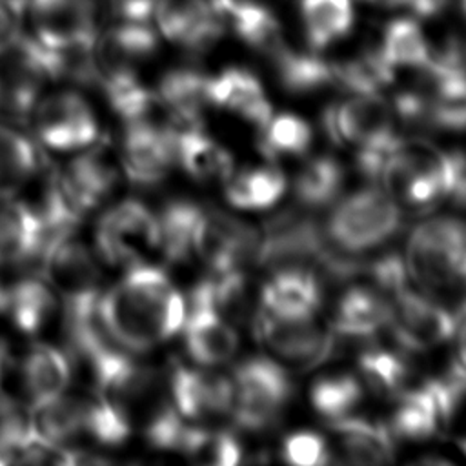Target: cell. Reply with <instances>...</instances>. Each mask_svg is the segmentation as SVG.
<instances>
[{
    "label": "cell",
    "mask_w": 466,
    "mask_h": 466,
    "mask_svg": "<svg viewBox=\"0 0 466 466\" xmlns=\"http://www.w3.org/2000/svg\"><path fill=\"white\" fill-rule=\"evenodd\" d=\"M299 18L309 49L320 53L351 33L355 25V2L299 0Z\"/></svg>",
    "instance_id": "obj_29"
},
{
    "label": "cell",
    "mask_w": 466,
    "mask_h": 466,
    "mask_svg": "<svg viewBox=\"0 0 466 466\" xmlns=\"http://www.w3.org/2000/svg\"><path fill=\"white\" fill-rule=\"evenodd\" d=\"M457 329H459V342H457V364L466 370V299L461 302L457 315H455Z\"/></svg>",
    "instance_id": "obj_47"
},
{
    "label": "cell",
    "mask_w": 466,
    "mask_h": 466,
    "mask_svg": "<svg viewBox=\"0 0 466 466\" xmlns=\"http://www.w3.org/2000/svg\"><path fill=\"white\" fill-rule=\"evenodd\" d=\"M160 35L153 22L118 20L98 31L93 46L96 86L137 76L138 67L158 49Z\"/></svg>",
    "instance_id": "obj_12"
},
{
    "label": "cell",
    "mask_w": 466,
    "mask_h": 466,
    "mask_svg": "<svg viewBox=\"0 0 466 466\" xmlns=\"http://www.w3.org/2000/svg\"><path fill=\"white\" fill-rule=\"evenodd\" d=\"M208 75L193 67L166 71L155 89L175 133L202 129V109L208 106Z\"/></svg>",
    "instance_id": "obj_22"
},
{
    "label": "cell",
    "mask_w": 466,
    "mask_h": 466,
    "mask_svg": "<svg viewBox=\"0 0 466 466\" xmlns=\"http://www.w3.org/2000/svg\"><path fill=\"white\" fill-rule=\"evenodd\" d=\"M116 151L122 173L137 186L160 184L177 162L175 131L171 126L153 122L124 124Z\"/></svg>",
    "instance_id": "obj_15"
},
{
    "label": "cell",
    "mask_w": 466,
    "mask_h": 466,
    "mask_svg": "<svg viewBox=\"0 0 466 466\" xmlns=\"http://www.w3.org/2000/svg\"><path fill=\"white\" fill-rule=\"evenodd\" d=\"M42 277L62 308L64 331L84 326L98 315L100 268L95 253L75 237L66 235L42 251Z\"/></svg>",
    "instance_id": "obj_3"
},
{
    "label": "cell",
    "mask_w": 466,
    "mask_h": 466,
    "mask_svg": "<svg viewBox=\"0 0 466 466\" xmlns=\"http://www.w3.org/2000/svg\"><path fill=\"white\" fill-rule=\"evenodd\" d=\"M399 404L391 415L390 430L393 437L408 441H426L441 431L439 406L430 380L422 386L397 393Z\"/></svg>",
    "instance_id": "obj_33"
},
{
    "label": "cell",
    "mask_w": 466,
    "mask_h": 466,
    "mask_svg": "<svg viewBox=\"0 0 466 466\" xmlns=\"http://www.w3.org/2000/svg\"><path fill=\"white\" fill-rule=\"evenodd\" d=\"M177 162L198 182L228 180L233 175V157L202 129L175 133Z\"/></svg>",
    "instance_id": "obj_31"
},
{
    "label": "cell",
    "mask_w": 466,
    "mask_h": 466,
    "mask_svg": "<svg viewBox=\"0 0 466 466\" xmlns=\"http://www.w3.org/2000/svg\"><path fill=\"white\" fill-rule=\"evenodd\" d=\"M322 129L335 146H364L397 137L393 109L379 95H353L329 104L322 113Z\"/></svg>",
    "instance_id": "obj_17"
},
{
    "label": "cell",
    "mask_w": 466,
    "mask_h": 466,
    "mask_svg": "<svg viewBox=\"0 0 466 466\" xmlns=\"http://www.w3.org/2000/svg\"><path fill=\"white\" fill-rule=\"evenodd\" d=\"M226 182L228 202L240 209L271 208L286 191V177L275 167L246 169Z\"/></svg>",
    "instance_id": "obj_36"
},
{
    "label": "cell",
    "mask_w": 466,
    "mask_h": 466,
    "mask_svg": "<svg viewBox=\"0 0 466 466\" xmlns=\"http://www.w3.org/2000/svg\"><path fill=\"white\" fill-rule=\"evenodd\" d=\"M49 80L44 46L31 35H20L0 51V111L27 120Z\"/></svg>",
    "instance_id": "obj_11"
},
{
    "label": "cell",
    "mask_w": 466,
    "mask_h": 466,
    "mask_svg": "<svg viewBox=\"0 0 466 466\" xmlns=\"http://www.w3.org/2000/svg\"><path fill=\"white\" fill-rule=\"evenodd\" d=\"M377 51L395 73L399 69L417 71L428 64L431 44L417 18L395 16L382 27Z\"/></svg>",
    "instance_id": "obj_32"
},
{
    "label": "cell",
    "mask_w": 466,
    "mask_h": 466,
    "mask_svg": "<svg viewBox=\"0 0 466 466\" xmlns=\"http://www.w3.org/2000/svg\"><path fill=\"white\" fill-rule=\"evenodd\" d=\"M31 435L53 448L80 444L120 446L131 435L129 419L93 388L80 393H62L27 411Z\"/></svg>",
    "instance_id": "obj_2"
},
{
    "label": "cell",
    "mask_w": 466,
    "mask_h": 466,
    "mask_svg": "<svg viewBox=\"0 0 466 466\" xmlns=\"http://www.w3.org/2000/svg\"><path fill=\"white\" fill-rule=\"evenodd\" d=\"M40 169V153L22 131L0 122V197L24 189Z\"/></svg>",
    "instance_id": "obj_34"
},
{
    "label": "cell",
    "mask_w": 466,
    "mask_h": 466,
    "mask_svg": "<svg viewBox=\"0 0 466 466\" xmlns=\"http://www.w3.org/2000/svg\"><path fill=\"white\" fill-rule=\"evenodd\" d=\"M120 162L109 144H91L56 169L58 182L73 204L86 217L111 197L120 178Z\"/></svg>",
    "instance_id": "obj_14"
},
{
    "label": "cell",
    "mask_w": 466,
    "mask_h": 466,
    "mask_svg": "<svg viewBox=\"0 0 466 466\" xmlns=\"http://www.w3.org/2000/svg\"><path fill=\"white\" fill-rule=\"evenodd\" d=\"M160 248L158 217L138 198H124L106 208L95 226V251L111 266L131 268Z\"/></svg>",
    "instance_id": "obj_7"
},
{
    "label": "cell",
    "mask_w": 466,
    "mask_h": 466,
    "mask_svg": "<svg viewBox=\"0 0 466 466\" xmlns=\"http://www.w3.org/2000/svg\"><path fill=\"white\" fill-rule=\"evenodd\" d=\"M175 410L191 420L231 413L233 382L222 375H208L173 362L166 375Z\"/></svg>",
    "instance_id": "obj_19"
},
{
    "label": "cell",
    "mask_w": 466,
    "mask_h": 466,
    "mask_svg": "<svg viewBox=\"0 0 466 466\" xmlns=\"http://www.w3.org/2000/svg\"><path fill=\"white\" fill-rule=\"evenodd\" d=\"M235 424L246 431H262L273 426L286 408L293 386L284 368L266 357H251L233 370Z\"/></svg>",
    "instance_id": "obj_8"
},
{
    "label": "cell",
    "mask_w": 466,
    "mask_h": 466,
    "mask_svg": "<svg viewBox=\"0 0 466 466\" xmlns=\"http://www.w3.org/2000/svg\"><path fill=\"white\" fill-rule=\"evenodd\" d=\"M73 375V357L47 342H35L20 362V382L33 404L46 402L67 391Z\"/></svg>",
    "instance_id": "obj_23"
},
{
    "label": "cell",
    "mask_w": 466,
    "mask_h": 466,
    "mask_svg": "<svg viewBox=\"0 0 466 466\" xmlns=\"http://www.w3.org/2000/svg\"><path fill=\"white\" fill-rule=\"evenodd\" d=\"M344 184V167L331 157L308 160L295 177L293 191L304 208H324L331 204Z\"/></svg>",
    "instance_id": "obj_37"
},
{
    "label": "cell",
    "mask_w": 466,
    "mask_h": 466,
    "mask_svg": "<svg viewBox=\"0 0 466 466\" xmlns=\"http://www.w3.org/2000/svg\"><path fill=\"white\" fill-rule=\"evenodd\" d=\"M42 249V228L31 208L11 197H0V266L40 257Z\"/></svg>",
    "instance_id": "obj_28"
},
{
    "label": "cell",
    "mask_w": 466,
    "mask_h": 466,
    "mask_svg": "<svg viewBox=\"0 0 466 466\" xmlns=\"http://www.w3.org/2000/svg\"><path fill=\"white\" fill-rule=\"evenodd\" d=\"M466 249V224L453 217H435L417 224L408 238L406 269L426 289L459 286Z\"/></svg>",
    "instance_id": "obj_6"
},
{
    "label": "cell",
    "mask_w": 466,
    "mask_h": 466,
    "mask_svg": "<svg viewBox=\"0 0 466 466\" xmlns=\"http://www.w3.org/2000/svg\"><path fill=\"white\" fill-rule=\"evenodd\" d=\"M182 329L186 350L197 364L215 366L226 362L238 348L235 329L208 308H189Z\"/></svg>",
    "instance_id": "obj_26"
},
{
    "label": "cell",
    "mask_w": 466,
    "mask_h": 466,
    "mask_svg": "<svg viewBox=\"0 0 466 466\" xmlns=\"http://www.w3.org/2000/svg\"><path fill=\"white\" fill-rule=\"evenodd\" d=\"M390 324V299L362 286L350 288L337 302L331 331L337 339H368Z\"/></svg>",
    "instance_id": "obj_24"
},
{
    "label": "cell",
    "mask_w": 466,
    "mask_h": 466,
    "mask_svg": "<svg viewBox=\"0 0 466 466\" xmlns=\"http://www.w3.org/2000/svg\"><path fill=\"white\" fill-rule=\"evenodd\" d=\"M153 22L160 38L197 55L213 47L226 33L211 0H158Z\"/></svg>",
    "instance_id": "obj_18"
},
{
    "label": "cell",
    "mask_w": 466,
    "mask_h": 466,
    "mask_svg": "<svg viewBox=\"0 0 466 466\" xmlns=\"http://www.w3.org/2000/svg\"><path fill=\"white\" fill-rule=\"evenodd\" d=\"M118 20L153 22L158 0H107Z\"/></svg>",
    "instance_id": "obj_46"
},
{
    "label": "cell",
    "mask_w": 466,
    "mask_h": 466,
    "mask_svg": "<svg viewBox=\"0 0 466 466\" xmlns=\"http://www.w3.org/2000/svg\"><path fill=\"white\" fill-rule=\"evenodd\" d=\"M206 93L208 104L237 113L257 129H262L273 115L260 80L244 67L229 66L215 76H208Z\"/></svg>",
    "instance_id": "obj_20"
},
{
    "label": "cell",
    "mask_w": 466,
    "mask_h": 466,
    "mask_svg": "<svg viewBox=\"0 0 466 466\" xmlns=\"http://www.w3.org/2000/svg\"><path fill=\"white\" fill-rule=\"evenodd\" d=\"M322 279L309 269L275 271L260 293V309L284 319H311L320 308Z\"/></svg>",
    "instance_id": "obj_21"
},
{
    "label": "cell",
    "mask_w": 466,
    "mask_h": 466,
    "mask_svg": "<svg viewBox=\"0 0 466 466\" xmlns=\"http://www.w3.org/2000/svg\"><path fill=\"white\" fill-rule=\"evenodd\" d=\"M202 206L177 198L167 202L158 217V231H160V248L164 258L173 264H180L189 260L193 255V238L197 222L200 217Z\"/></svg>",
    "instance_id": "obj_35"
},
{
    "label": "cell",
    "mask_w": 466,
    "mask_h": 466,
    "mask_svg": "<svg viewBox=\"0 0 466 466\" xmlns=\"http://www.w3.org/2000/svg\"><path fill=\"white\" fill-rule=\"evenodd\" d=\"M402 350L422 351L450 340L457 329L455 315L426 297L404 288L390 299V324Z\"/></svg>",
    "instance_id": "obj_16"
},
{
    "label": "cell",
    "mask_w": 466,
    "mask_h": 466,
    "mask_svg": "<svg viewBox=\"0 0 466 466\" xmlns=\"http://www.w3.org/2000/svg\"><path fill=\"white\" fill-rule=\"evenodd\" d=\"M359 370L368 388L379 395L400 393L410 375L402 355L379 348H368L359 355Z\"/></svg>",
    "instance_id": "obj_40"
},
{
    "label": "cell",
    "mask_w": 466,
    "mask_h": 466,
    "mask_svg": "<svg viewBox=\"0 0 466 466\" xmlns=\"http://www.w3.org/2000/svg\"><path fill=\"white\" fill-rule=\"evenodd\" d=\"M280 457L284 462L295 466H322L331 462V453L326 439L309 430H300L286 435L280 446Z\"/></svg>",
    "instance_id": "obj_42"
},
{
    "label": "cell",
    "mask_w": 466,
    "mask_h": 466,
    "mask_svg": "<svg viewBox=\"0 0 466 466\" xmlns=\"http://www.w3.org/2000/svg\"><path fill=\"white\" fill-rule=\"evenodd\" d=\"M340 451L353 464H384L393 459L395 437L388 424L370 422L359 417H339L329 420Z\"/></svg>",
    "instance_id": "obj_27"
},
{
    "label": "cell",
    "mask_w": 466,
    "mask_h": 466,
    "mask_svg": "<svg viewBox=\"0 0 466 466\" xmlns=\"http://www.w3.org/2000/svg\"><path fill=\"white\" fill-rule=\"evenodd\" d=\"M98 319L120 348L142 353L182 329L186 300L164 269L142 262L100 295Z\"/></svg>",
    "instance_id": "obj_1"
},
{
    "label": "cell",
    "mask_w": 466,
    "mask_h": 466,
    "mask_svg": "<svg viewBox=\"0 0 466 466\" xmlns=\"http://www.w3.org/2000/svg\"><path fill=\"white\" fill-rule=\"evenodd\" d=\"M29 439L27 411L16 400L0 393V464L22 462V451Z\"/></svg>",
    "instance_id": "obj_41"
},
{
    "label": "cell",
    "mask_w": 466,
    "mask_h": 466,
    "mask_svg": "<svg viewBox=\"0 0 466 466\" xmlns=\"http://www.w3.org/2000/svg\"><path fill=\"white\" fill-rule=\"evenodd\" d=\"M29 120L40 144L55 151H80L100 137L91 104L75 89L42 95Z\"/></svg>",
    "instance_id": "obj_9"
},
{
    "label": "cell",
    "mask_w": 466,
    "mask_h": 466,
    "mask_svg": "<svg viewBox=\"0 0 466 466\" xmlns=\"http://www.w3.org/2000/svg\"><path fill=\"white\" fill-rule=\"evenodd\" d=\"M402 228V213L393 198L377 189H360L340 200L324 224L328 244L353 255L379 248Z\"/></svg>",
    "instance_id": "obj_4"
},
{
    "label": "cell",
    "mask_w": 466,
    "mask_h": 466,
    "mask_svg": "<svg viewBox=\"0 0 466 466\" xmlns=\"http://www.w3.org/2000/svg\"><path fill=\"white\" fill-rule=\"evenodd\" d=\"M459 446H461V450L466 453V435L464 437H461L459 439Z\"/></svg>",
    "instance_id": "obj_49"
},
{
    "label": "cell",
    "mask_w": 466,
    "mask_h": 466,
    "mask_svg": "<svg viewBox=\"0 0 466 466\" xmlns=\"http://www.w3.org/2000/svg\"><path fill=\"white\" fill-rule=\"evenodd\" d=\"M253 333L273 355L299 371L326 362L337 348V335L331 328L317 326L313 317L284 319L258 308L253 319Z\"/></svg>",
    "instance_id": "obj_10"
},
{
    "label": "cell",
    "mask_w": 466,
    "mask_h": 466,
    "mask_svg": "<svg viewBox=\"0 0 466 466\" xmlns=\"http://www.w3.org/2000/svg\"><path fill=\"white\" fill-rule=\"evenodd\" d=\"M33 36L47 47L93 44L100 31L98 0H20Z\"/></svg>",
    "instance_id": "obj_13"
},
{
    "label": "cell",
    "mask_w": 466,
    "mask_h": 466,
    "mask_svg": "<svg viewBox=\"0 0 466 466\" xmlns=\"http://www.w3.org/2000/svg\"><path fill=\"white\" fill-rule=\"evenodd\" d=\"M5 366H7V348H5V344L0 340V384H2V380H4Z\"/></svg>",
    "instance_id": "obj_48"
},
{
    "label": "cell",
    "mask_w": 466,
    "mask_h": 466,
    "mask_svg": "<svg viewBox=\"0 0 466 466\" xmlns=\"http://www.w3.org/2000/svg\"><path fill=\"white\" fill-rule=\"evenodd\" d=\"M309 400L313 410L326 419H339L350 413L362 400V386L353 375L320 377L311 384Z\"/></svg>",
    "instance_id": "obj_39"
},
{
    "label": "cell",
    "mask_w": 466,
    "mask_h": 466,
    "mask_svg": "<svg viewBox=\"0 0 466 466\" xmlns=\"http://www.w3.org/2000/svg\"><path fill=\"white\" fill-rule=\"evenodd\" d=\"M269 60L273 62L279 84L293 95L315 93L335 86V62L322 58L319 51L309 49L306 53L284 46Z\"/></svg>",
    "instance_id": "obj_30"
},
{
    "label": "cell",
    "mask_w": 466,
    "mask_h": 466,
    "mask_svg": "<svg viewBox=\"0 0 466 466\" xmlns=\"http://www.w3.org/2000/svg\"><path fill=\"white\" fill-rule=\"evenodd\" d=\"M58 299L42 275H27L5 286L4 311L24 335H38L55 317Z\"/></svg>",
    "instance_id": "obj_25"
},
{
    "label": "cell",
    "mask_w": 466,
    "mask_h": 466,
    "mask_svg": "<svg viewBox=\"0 0 466 466\" xmlns=\"http://www.w3.org/2000/svg\"><path fill=\"white\" fill-rule=\"evenodd\" d=\"M333 251L317 220L291 209L264 224V237L258 240L253 260L271 273L309 269L322 279Z\"/></svg>",
    "instance_id": "obj_5"
},
{
    "label": "cell",
    "mask_w": 466,
    "mask_h": 466,
    "mask_svg": "<svg viewBox=\"0 0 466 466\" xmlns=\"http://www.w3.org/2000/svg\"><path fill=\"white\" fill-rule=\"evenodd\" d=\"M364 271L386 297H393L406 288V264L395 253L384 255L366 264Z\"/></svg>",
    "instance_id": "obj_43"
},
{
    "label": "cell",
    "mask_w": 466,
    "mask_h": 466,
    "mask_svg": "<svg viewBox=\"0 0 466 466\" xmlns=\"http://www.w3.org/2000/svg\"><path fill=\"white\" fill-rule=\"evenodd\" d=\"M24 9L20 0H0V51L9 47L22 33Z\"/></svg>",
    "instance_id": "obj_45"
},
{
    "label": "cell",
    "mask_w": 466,
    "mask_h": 466,
    "mask_svg": "<svg viewBox=\"0 0 466 466\" xmlns=\"http://www.w3.org/2000/svg\"><path fill=\"white\" fill-rule=\"evenodd\" d=\"M313 140L309 124L293 113H280L258 129V151L268 160L304 155Z\"/></svg>",
    "instance_id": "obj_38"
},
{
    "label": "cell",
    "mask_w": 466,
    "mask_h": 466,
    "mask_svg": "<svg viewBox=\"0 0 466 466\" xmlns=\"http://www.w3.org/2000/svg\"><path fill=\"white\" fill-rule=\"evenodd\" d=\"M242 459V448L238 439L231 431H217L209 435V441L200 455V461L218 466H235Z\"/></svg>",
    "instance_id": "obj_44"
}]
</instances>
